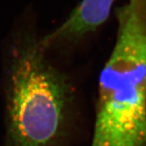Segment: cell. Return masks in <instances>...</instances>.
Masks as SVG:
<instances>
[{"label":"cell","instance_id":"6da1fadb","mask_svg":"<svg viewBox=\"0 0 146 146\" xmlns=\"http://www.w3.org/2000/svg\"><path fill=\"white\" fill-rule=\"evenodd\" d=\"M118 33L100 74L91 146H146V0L116 8Z\"/></svg>","mask_w":146,"mask_h":146},{"label":"cell","instance_id":"7a4b0ae2","mask_svg":"<svg viewBox=\"0 0 146 146\" xmlns=\"http://www.w3.org/2000/svg\"><path fill=\"white\" fill-rule=\"evenodd\" d=\"M46 51L30 27L13 43L6 91L10 146H54L64 134L71 89Z\"/></svg>","mask_w":146,"mask_h":146},{"label":"cell","instance_id":"3957f363","mask_svg":"<svg viewBox=\"0 0 146 146\" xmlns=\"http://www.w3.org/2000/svg\"><path fill=\"white\" fill-rule=\"evenodd\" d=\"M115 0H82L54 31L41 38L46 49L78 41L96 31L108 18Z\"/></svg>","mask_w":146,"mask_h":146}]
</instances>
